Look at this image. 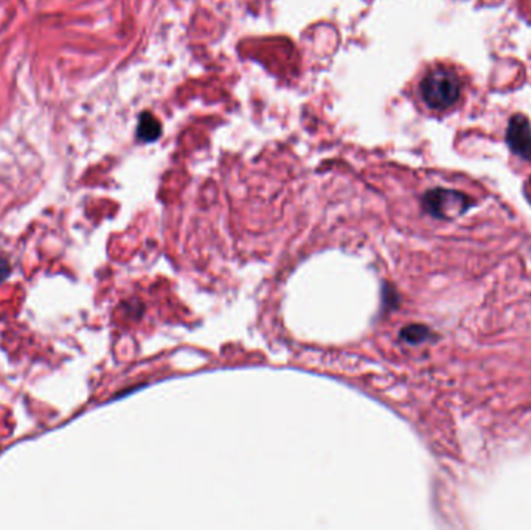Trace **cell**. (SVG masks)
<instances>
[{
	"mask_svg": "<svg viewBox=\"0 0 531 530\" xmlns=\"http://www.w3.org/2000/svg\"><path fill=\"white\" fill-rule=\"evenodd\" d=\"M399 337H401L403 341H406L407 344H423L426 341H429V339H432L433 335L426 325L412 324L401 330Z\"/></svg>",
	"mask_w": 531,
	"mask_h": 530,
	"instance_id": "cell-5",
	"label": "cell"
},
{
	"mask_svg": "<svg viewBox=\"0 0 531 530\" xmlns=\"http://www.w3.org/2000/svg\"><path fill=\"white\" fill-rule=\"evenodd\" d=\"M473 204L468 195L449 188H433L423 196L424 210L438 220H454L466 213Z\"/></svg>",
	"mask_w": 531,
	"mask_h": 530,
	"instance_id": "cell-2",
	"label": "cell"
},
{
	"mask_svg": "<svg viewBox=\"0 0 531 530\" xmlns=\"http://www.w3.org/2000/svg\"><path fill=\"white\" fill-rule=\"evenodd\" d=\"M421 97L429 108L445 111L454 106L461 95L460 78L449 68L438 67L421 81Z\"/></svg>",
	"mask_w": 531,
	"mask_h": 530,
	"instance_id": "cell-1",
	"label": "cell"
},
{
	"mask_svg": "<svg viewBox=\"0 0 531 530\" xmlns=\"http://www.w3.org/2000/svg\"><path fill=\"white\" fill-rule=\"evenodd\" d=\"M162 133L160 121L151 116L150 112H145L138 118V126H137V138L142 142H154L158 141Z\"/></svg>",
	"mask_w": 531,
	"mask_h": 530,
	"instance_id": "cell-4",
	"label": "cell"
},
{
	"mask_svg": "<svg viewBox=\"0 0 531 530\" xmlns=\"http://www.w3.org/2000/svg\"><path fill=\"white\" fill-rule=\"evenodd\" d=\"M510 150L520 159L531 160V125L524 116H512L507 129Z\"/></svg>",
	"mask_w": 531,
	"mask_h": 530,
	"instance_id": "cell-3",
	"label": "cell"
},
{
	"mask_svg": "<svg viewBox=\"0 0 531 530\" xmlns=\"http://www.w3.org/2000/svg\"><path fill=\"white\" fill-rule=\"evenodd\" d=\"M8 274H10V266H8V262L6 260H2L0 258V282L5 280Z\"/></svg>",
	"mask_w": 531,
	"mask_h": 530,
	"instance_id": "cell-6",
	"label": "cell"
}]
</instances>
